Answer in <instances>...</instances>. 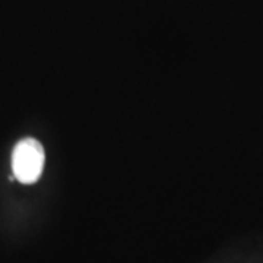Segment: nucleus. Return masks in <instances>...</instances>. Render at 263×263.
<instances>
[{"label": "nucleus", "instance_id": "1", "mask_svg": "<svg viewBox=\"0 0 263 263\" xmlns=\"http://www.w3.org/2000/svg\"><path fill=\"white\" fill-rule=\"evenodd\" d=\"M44 149L32 138L18 142L12 154V170L15 177L24 184L35 183L44 168Z\"/></svg>", "mask_w": 263, "mask_h": 263}]
</instances>
